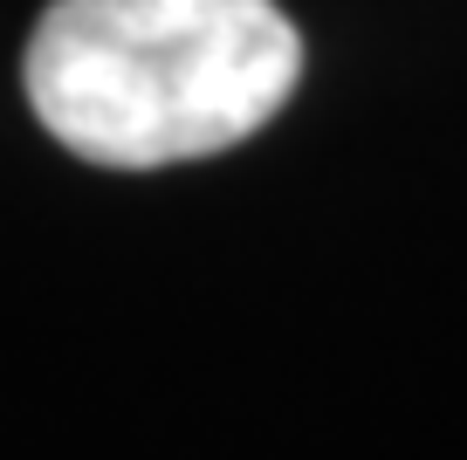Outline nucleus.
Returning <instances> with one entry per match:
<instances>
[{
  "mask_svg": "<svg viewBox=\"0 0 467 460\" xmlns=\"http://www.w3.org/2000/svg\"><path fill=\"white\" fill-rule=\"evenodd\" d=\"M21 83L62 152L159 172L254 138L303 83V35L275 0H48Z\"/></svg>",
  "mask_w": 467,
  "mask_h": 460,
  "instance_id": "nucleus-1",
  "label": "nucleus"
}]
</instances>
